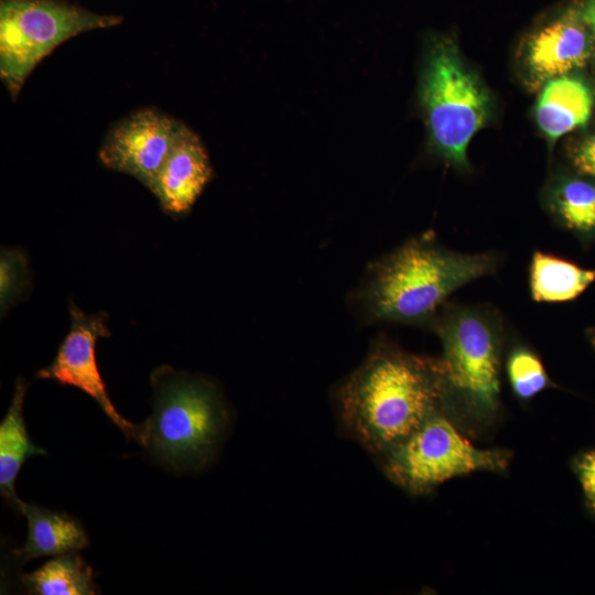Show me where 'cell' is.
Returning <instances> with one entry per match:
<instances>
[{"label":"cell","instance_id":"cell-5","mask_svg":"<svg viewBox=\"0 0 595 595\" xmlns=\"http://www.w3.org/2000/svg\"><path fill=\"white\" fill-rule=\"evenodd\" d=\"M421 101L433 147L448 163L465 167L469 141L489 117L490 99L448 40L436 41L429 52Z\"/></svg>","mask_w":595,"mask_h":595},{"label":"cell","instance_id":"cell-15","mask_svg":"<svg viewBox=\"0 0 595 595\" xmlns=\"http://www.w3.org/2000/svg\"><path fill=\"white\" fill-rule=\"evenodd\" d=\"M595 281V270L567 260L534 252L530 264V290L538 302H563L578 296Z\"/></svg>","mask_w":595,"mask_h":595},{"label":"cell","instance_id":"cell-16","mask_svg":"<svg viewBox=\"0 0 595 595\" xmlns=\"http://www.w3.org/2000/svg\"><path fill=\"white\" fill-rule=\"evenodd\" d=\"M29 593L37 595H93V571L75 552L57 555L21 577Z\"/></svg>","mask_w":595,"mask_h":595},{"label":"cell","instance_id":"cell-13","mask_svg":"<svg viewBox=\"0 0 595 595\" xmlns=\"http://www.w3.org/2000/svg\"><path fill=\"white\" fill-rule=\"evenodd\" d=\"M15 509L28 519L24 545L15 550L23 562L47 555H61L84 549L88 538L79 522L66 513L18 500Z\"/></svg>","mask_w":595,"mask_h":595},{"label":"cell","instance_id":"cell-20","mask_svg":"<svg viewBox=\"0 0 595 595\" xmlns=\"http://www.w3.org/2000/svg\"><path fill=\"white\" fill-rule=\"evenodd\" d=\"M576 468L586 501L595 512V451L584 454Z\"/></svg>","mask_w":595,"mask_h":595},{"label":"cell","instance_id":"cell-3","mask_svg":"<svg viewBox=\"0 0 595 595\" xmlns=\"http://www.w3.org/2000/svg\"><path fill=\"white\" fill-rule=\"evenodd\" d=\"M152 415L139 442L175 468H201L213 457L228 423L226 408L208 381L156 369Z\"/></svg>","mask_w":595,"mask_h":595},{"label":"cell","instance_id":"cell-2","mask_svg":"<svg viewBox=\"0 0 595 595\" xmlns=\"http://www.w3.org/2000/svg\"><path fill=\"white\" fill-rule=\"evenodd\" d=\"M495 263L489 253H458L431 237L414 239L376 266L366 304L378 320L422 321L455 290L493 271Z\"/></svg>","mask_w":595,"mask_h":595},{"label":"cell","instance_id":"cell-14","mask_svg":"<svg viewBox=\"0 0 595 595\" xmlns=\"http://www.w3.org/2000/svg\"><path fill=\"white\" fill-rule=\"evenodd\" d=\"M26 383L19 379L15 383L11 404L0 424V489L2 496L15 505L19 500L15 495V478L23 463L32 455L46 454L34 445L28 434L23 419V401Z\"/></svg>","mask_w":595,"mask_h":595},{"label":"cell","instance_id":"cell-22","mask_svg":"<svg viewBox=\"0 0 595 595\" xmlns=\"http://www.w3.org/2000/svg\"><path fill=\"white\" fill-rule=\"evenodd\" d=\"M575 10L593 37H595V0H584L575 7Z\"/></svg>","mask_w":595,"mask_h":595},{"label":"cell","instance_id":"cell-17","mask_svg":"<svg viewBox=\"0 0 595 595\" xmlns=\"http://www.w3.org/2000/svg\"><path fill=\"white\" fill-rule=\"evenodd\" d=\"M549 207L566 228L582 238L595 237V184L578 177L559 180L548 197Z\"/></svg>","mask_w":595,"mask_h":595},{"label":"cell","instance_id":"cell-7","mask_svg":"<svg viewBox=\"0 0 595 595\" xmlns=\"http://www.w3.org/2000/svg\"><path fill=\"white\" fill-rule=\"evenodd\" d=\"M439 334L446 396L475 413L494 412L500 393V342L493 320L477 310L459 309L443 318Z\"/></svg>","mask_w":595,"mask_h":595},{"label":"cell","instance_id":"cell-10","mask_svg":"<svg viewBox=\"0 0 595 595\" xmlns=\"http://www.w3.org/2000/svg\"><path fill=\"white\" fill-rule=\"evenodd\" d=\"M592 36L575 8L566 11L530 36L526 52L529 74L540 83L583 66L592 53Z\"/></svg>","mask_w":595,"mask_h":595},{"label":"cell","instance_id":"cell-11","mask_svg":"<svg viewBox=\"0 0 595 595\" xmlns=\"http://www.w3.org/2000/svg\"><path fill=\"white\" fill-rule=\"evenodd\" d=\"M210 175L209 159L201 139L183 123L149 190L163 210L178 215L192 207Z\"/></svg>","mask_w":595,"mask_h":595},{"label":"cell","instance_id":"cell-1","mask_svg":"<svg viewBox=\"0 0 595 595\" xmlns=\"http://www.w3.org/2000/svg\"><path fill=\"white\" fill-rule=\"evenodd\" d=\"M445 397L440 363L380 347L342 383L336 398L346 431L382 456L440 411Z\"/></svg>","mask_w":595,"mask_h":595},{"label":"cell","instance_id":"cell-12","mask_svg":"<svg viewBox=\"0 0 595 595\" xmlns=\"http://www.w3.org/2000/svg\"><path fill=\"white\" fill-rule=\"evenodd\" d=\"M594 98L589 87L573 76H560L548 80L541 91L536 117L543 133L555 141L563 134L585 126Z\"/></svg>","mask_w":595,"mask_h":595},{"label":"cell","instance_id":"cell-9","mask_svg":"<svg viewBox=\"0 0 595 595\" xmlns=\"http://www.w3.org/2000/svg\"><path fill=\"white\" fill-rule=\"evenodd\" d=\"M182 125L154 109L136 111L109 131L99 159L107 167L131 175L149 188Z\"/></svg>","mask_w":595,"mask_h":595},{"label":"cell","instance_id":"cell-21","mask_svg":"<svg viewBox=\"0 0 595 595\" xmlns=\"http://www.w3.org/2000/svg\"><path fill=\"white\" fill-rule=\"evenodd\" d=\"M573 163L580 172L595 177V133L576 148Z\"/></svg>","mask_w":595,"mask_h":595},{"label":"cell","instance_id":"cell-18","mask_svg":"<svg viewBox=\"0 0 595 595\" xmlns=\"http://www.w3.org/2000/svg\"><path fill=\"white\" fill-rule=\"evenodd\" d=\"M507 372L513 392L530 399L547 388L549 378L541 360L527 348H516L507 361Z\"/></svg>","mask_w":595,"mask_h":595},{"label":"cell","instance_id":"cell-19","mask_svg":"<svg viewBox=\"0 0 595 595\" xmlns=\"http://www.w3.org/2000/svg\"><path fill=\"white\" fill-rule=\"evenodd\" d=\"M0 262V298L3 311L24 290L28 269L24 255L17 249H2Z\"/></svg>","mask_w":595,"mask_h":595},{"label":"cell","instance_id":"cell-8","mask_svg":"<svg viewBox=\"0 0 595 595\" xmlns=\"http://www.w3.org/2000/svg\"><path fill=\"white\" fill-rule=\"evenodd\" d=\"M71 327L54 360L37 372V377L73 386L91 397L105 414L128 437L139 440L140 429L123 419L115 409L99 374L95 346L99 338L110 336L106 316L88 315L71 304Z\"/></svg>","mask_w":595,"mask_h":595},{"label":"cell","instance_id":"cell-4","mask_svg":"<svg viewBox=\"0 0 595 595\" xmlns=\"http://www.w3.org/2000/svg\"><path fill=\"white\" fill-rule=\"evenodd\" d=\"M67 0H0V76L15 98L36 65L78 34L122 22Z\"/></svg>","mask_w":595,"mask_h":595},{"label":"cell","instance_id":"cell-6","mask_svg":"<svg viewBox=\"0 0 595 595\" xmlns=\"http://www.w3.org/2000/svg\"><path fill=\"white\" fill-rule=\"evenodd\" d=\"M382 456L387 476L414 494L473 472L504 469L508 462L500 451L473 445L440 411Z\"/></svg>","mask_w":595,"mask_h":595}]
</instances>
